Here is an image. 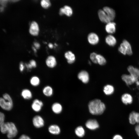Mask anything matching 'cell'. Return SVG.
<instances>
[{"mask_svg": "<svg viewBox=\"0 0 139 139\" xmlns=\"http://www.w3.org/2000/svg\"><path fill=\"white\" fill-rule=\"evenodd\" d=\"M29 63L32 68H36L37 66L36 62L34 60H30Z\"/></svg>", "mask_w": 139, "mask_h": 139, "instance_id": "33", "label": "cell"}, {"mask_svg": "<svg viewBox=\"0 0 139 139\" xmlns=\"http://www.w3.org/2000/svg\"><path fill=\"white\" fill-rule=\"evenodd\" d=\"M43 106L42 101L36 99L34 100L31 105V108L32 110L36 112H39Z\"/></svg>", "mask_w": 139, "mask_h": 139, "instance_id": "7", "label": "cell"}, {"mask_svg": "<svg viewBox=\"0 0 139 139\" xmlns=\"http://www.w3.org/2000/svg\"><path fill=\"white\" fill-rule=\"evenodd\" d=\"M103 91L106 94L108 95H110L114 93V88L112 85H107L104 86Z\"/></svg>", "mask_w": 139, "mask_h": 139, "instance_id": "25", "label": "cell"}, {"mask_svg": "<svg viewBox=\"0 0 139 139\" xmlns=\"http://www.w3.org/2000/svg\"><path fill=\"white\" fill-rule=\"evenodd\" d=\"M105 40L106 43L110 46H115L117 42V40L115 37L111 34L108 35L106 37Z\"/></svg>", "mask_w": 139, "mask_h": 139, "instance_id": "21", "label": "cell"}, {"mask_svg": "<svg viewBox=\"0 0 139 139\" xmlns=\"http://www.w3.org/2000/svg\"><path fill=\"white\" fill-rule=\"evenodd\" d=\"M34 45L35 47L37 49L39 48L40 47V45L37 42H35L34 43Z\"/></svg>", "mask_w": 139, "mask_h": 139, "instance_id": "39", "label": "cell"}, {"mask_svg": "<svg viewBox=\"0 0 139 139\" xmlns=\"http://www.w3.org/2000/svg\"><path fill=\"white\" fill-rule=\"evenodd\" d=\"M13 102L10 96L7 93L3 95V98H0V106L3 109L9 111L13 108Z\"/></svg>", "mask_w": 139, "mask_h": 139, "instance_id": "2", "label": "cell"}, {"mask_svg": "<svg viewBox=\"0 0 139 139\" xmlns=\"http://www.w3.org/2000/svg\"><path fill=\"white\" fill-rule=\"evenodd\" d=\"M88 40L89 43L92 45H95L98 42L99 38L96 34L91 32L88 35Z\"/></svg>", "mask_w": 139, "mask_h": 139, "instance_id": "10", "label": "cell"}, {"mask_svg": "<svg viewBox=\"0 0 139 139\" xmlns=\"http://www.w3.org/2000/svg\"><path fill=\"white\" fill-rule=\"evenodd\" d=\"M40 82L39 78L36 76H34L31 77L30 80V84L33 86H38Z\"/></svg>", "mask_w": 139, "mask_h": 139, "instance_id": "27", "label": "cell"}, {"mask_svg": "<svg viewBox=\"0 0 139 139\" xmlns=\"http://www.w3.org/2000/svg\"><path fill=\"white\" fill-rule=\"evenodd\" d=\"M48 46L50 48H52L53 47V44L51 43H50L49 44Z\"/></svg>", "mask_w": 139, "mask_h": 139, "instance_id": "40", "label": "cell"}, {"mask_svg": "<svg viewBox=\"0 0 139 139\" xmlns=\"http://www.w3.org/2000/svg\"><path fill=\"white\" fill-rule=\"evenodd\" d=\"M25 68V66L23 63L21 62H20L19 64V70L20 72H22Z\"/></svg>", "mask_w": 139, "mask_h": 139, "instance_id": "35", "label": "cell"}, {"mask_svg": "<svg viewBox=\"0 0 139 139\" xmlns=\"http://www.w3.org/2000/svg\"><path fill=\"white\" fill-rule=\"evenodd\" d=\"M73 11L72 8L70 6H65L63 7L60 8L59 13L61 15L65 14L68 16H71L73 14Z\"/></svg>", "mask_w": 139, "mask_h": 139, "instance_id": "17", "label": "cell"}, {"mask_svg": "<svg viewBox=\"0 0 139 139\" xmlns=\"http://www.w3.org/2000/svg\"><path fill=\"white\" fill-rule=\"evenodd\" d=\"M112 139H123L122 136L120 135L117 134L114 136Z\"/></svg>", "mask_w": 139, "mask_h": 139, "instance_id": "38", "label": "cell"}, {"mask_svg": "<svg viewBox=\"0 0 139 139\" xmlns=\"http://www.w3.org/2000/svg\"><path fill=\"white\" fill-rule=\"evenodd\" d=\"M121 78L122 80L128 85H131L134 83L137 82L135 79L130 74H123L121 76Z\"/></svg>", "mask_w": 139, "mask_h": 139, "instance_id": "8", "label": "cell"}, {"mask_svg": "<svg viewBox=\"0 0 139 139\" xmlns=\"http://www.w3.org/2000/svg\"><path fill=\"white\" fill-rule=\"evenodd\" d=\"M21 95L24 99L26 100L30 99L32 97L31 92L27 89H24L22 91Z\"/></svg>", "mask_w": 139, "mask_h": 139, "instance_id": "23", "label": "cell"}, {"mask_svg": "<svg viewBox=\"0 0 139 139\" xmlns=\"http://www.w3.org/2000/svg\"><path fill=\"white\" fill-rule=\"evenodd\" d=\"M86 127L89 129L92 130H95L98 128L99 126L97 121L95 119H89L85 123Z\"/></svg>", "mask_w": 139, "mask_h": 139, "instance_id": "9", "label": "cell"}, {"mask_svg": "<svg viewBox=\"0 0 139 139\" xmlns=\"http://www.w3.org/2000/svg\"><path fill=\"white\" fill-rule=\"evenodd\" d=\"M89 64H91V63L90 62V61H89Z\"/></svg>", "mask_w": 139, "mask_h": 139, "instance_id": "41", "label": "cell"}, {"mask_svg": "<svg viewBox=\"0 0 139 139\" xmlns=\"http://www.w3.org/2000/svg\"><path fill=\"white\" fill-rule=\"evenodd\" d=\"M98 14L100 20L102 22L107 23L111 21L106 13L103 10H99L98 11Z\"/></svg>", "mask_w": 139, "mask_h": 139, "instance_id": "14", "label": "cell"}, {"mask_svg": "<svg viewBox=\"0 0 139 139\" xmlns=\"http://www.w3.org/2000/svg\"><path fill=\"white\" fill-rule=\"evenodd\" d=\"M7 128V137L12 139L17 135L18 131L15 125L13 123L8 122Z\"/></svg>", "mask_w": 139, "mask_h": 139, "instance_id": "4", "label": "cell"}, {"mask_svg": "<svg viewBox=\"0 0 139 139\" xmlns=\"http://www.w3.org/2000/svg\"><path fill=\"white\" fill-rule=\"evenodd\" d=\"M39 28L37 23L35 21L32 22L31 24L29 32L31 35L34 36H37L39 33Z\"/></svg>", "mask_w": 139, "mask_h": 139, "instance_id": "12", "label": "cell"}, {"mask_svg": "<svg viewBox=\"0 0 139 139\" xmlns=\"http://www.w3.org/2000/svg\"><path fill=\"white\" fill-rule=\"evenodd\" d=\"M34 49H35L34 48ZM35 50V51H36V50Z\"/></svg>", "mask_w": 139, "mask_h": 139, "instance_id": "42", "label": "cell"}, {"mask_svg": "<svg viewBox=\"0 0 139 139\" xmlns=\"http://www.w3.org/2000/svg\"><path fill=\"white\" fill-rule=\"evenodd\" d=\"M65 57L69 64L73 63L75 60V57L74 54L71 51H68L65 54Z\"/></svg>", "mask_w": 139, "mask_h": 139, "instance_id": "20", "label": "cell"}, {"mask_svg": "<svg viewBox=\"0 0 139 139\" xmlns=\"http://www.w3.org/2000/svg\"><path fill=\"white\" fill-rule=\"evenodd\" d=\"M42 92L46 96H51L53 93V90L52 88L49 86H46L42 90Z\"/></svg>", "mask_w": 139, "mask_h": 139, "instance_id": "24", "label": "cell"}, {"mask_svg": "<svg viewBox=\"0 0 139 139\" xmlns=\"http://www.w3.org/2000/svg\"><path fill=\"white\" fill-rule=\"evenodd\" d=\"M5 115L4 114L0 112V127L4 122Z\"/></svg>", "mask_w": 139, "mask_h": 139, "instance_id": "32", "label": "cell"}, {"mask_svg": "<svg viewBox=\"0 0 139 139\" xmlns=\"http://www.w3.org/2000/svg\"><path fill=\"white\" fill-rule=\"evenodd\" d=\"M135 112L132 111L130 113L129 116V121L130 123L132 125H134L136 123L135 118Z\"/></svg>", "mask_w": 139, "mask_h": 139, "instance_id": "29", "label": "cell"}, {"mask_svg": "<svg viewBox=\"0 0 139 139\" xmlns=\"http://www.w3.org/2000/svg\"><path fill=\"white\" fill-rule=\"evenodd\" d=\"M97 54L95 52L92 53L90 55V57L91 60L94 63H97V62L96 58Z\"/></svg>", "mask_w": 139, "mask_h": 139, "instance_id": "31", "label": "cell"}, {"mask_svg": "<svg viewBox=\"0 0 139 139\" xmlns=\"http://www.w3.org/2000/svg\"><path fill=\"white\" fill-rule=\"evenodd\" d=\"M116 23L114 22L110 21L107 23L105 27V29L107 33H113L116 31Z\"/></svg>", "mask_w": 139, "mask_h": 139, "instance_id": "18", "label": "cell"}, {"mask_svg": "<svg viewBox=\"0 0 139 139\" xmlns=\"http://www.w3.org/2000/svg\"><path fill=\"white\" fill-rule=\"evenodd\" d=\"M46 65L48 67L53 68L56 66L57 62L55 57L52 56H50L48 57L46 61Z\"/></svg>", "mask_w": 139, "mask_h": 139, "instance_id": "15", "label": "cell"}, {"mask_svg": "<svg viewBox=\"0 0 139 139\" xmlns=\"http://www.w3.org/2000/svg\"><path fill=\"white\" fill-rule=\"evenodd\" d=\"M75 133L77 136L79 137H83L85 134V131L84 128L81 126H79L75 129Z\"/></svg>", "mask_w": 139, "mask_h": 139, "instance_id": "26", "label": "cell"}, {"mask_svg": "<svg viewBox=\"0 0 139 139\" xmlns=\"http://www.w3.org/2000/svg\"><path fill=\"white\" fill-rule=\"evenodd\" d=\"M119 51L123 54L131 55L133 53L130 43L127 40H124L118 48Z\"/></svg>", "mask_w": 139, "mask_h": 139, "instance_id": "3", "label": "cell"}, {"mask_svg": "<svg viewBox=\"0 0 139 139\" xmlns=\"http://www.w3.org/2000/svg\"><path fill=\"white\" fill-rule=\"evenodd\" d=\"M42 6L45 8H47L50 5V3L48 0H42L41 1Z\"/></svg>", "mask_w": 139, "mask_h": 139, "instance_id": "30", "label": "cell"}, {"mask_svg": "<svg viewBox=\"0 0 139 139\" xmlns=\"http://www.w3.org/2000/svg\"><path fill=\"white\" fill-rule=\"evenodd\" d=\"M127 70L129 74L137 82L139 79V70L132 65H129L128 67Z\"/></svg>", "mask_w": 139, "mask_h": 139, "instance_id": "6", "label": "cell"}, {"mask_svg": "<svg viewBox=\"0 0 139 139\" xmlns=\"http://www.w3.org/2000/svg\"><path fill=\"white\" fill-rule=\"evenodd\" d=\"M48 130L51 134L54 135L59 134L60 132V129L58 125L53 124L50 125L48 127Z\"/></svg>", "mask_w": 139, "mask_h": 139, "instance_id": "19", "label": "cell"}, {"mask_svg": "<svg viewBox=\"0 0 139 139\" xmlns=\"http://www.w3.org/2000/svg\"><path fill=\"white\" fill-rule=\"evenodd\" d=\"M62 105L58 102L54 103L51 106L52 111L54 113L56 114L60 113L62 111Z\"/></svg>", "mask_w": 139, "mask_h": 139, "instance_id": "22", "label": "cell"}, {"mask_svg": "<svg viewBox=\"0 0 139 139\" xmlns=\"http://www.w3.org/2000/svg\"><path fill=\"white\" fill-rule=\"evenodd\" d=\"M121 100L122 102L125 105L131 104L133 101V98L130 94L126 93L123 94L121 96Z\"/></svg>", "mask_w": 139, "mask_h": 139, "instance_id": "16", "label": "cell"}, {"mask_svg": "<svg viewBox=\"0 0 139 139\" xmlns=\"http://www.w3.org/2000/svg\"><path fill=\"white\" fill-rule=\"evenodd\" d=\"M32 122L33 126L37 128L42 127L44 125L45 122L44 119L39 115H36L33 117Z\"/></svg>", "mask_w": 139, "mask_h": 139, "instance_id": "5", "label": "cell"}, {"mask_svg": "<svg viewBox=\"0 0 139 139\" xmlns=\"http://www.w3.org/2000/svg\"><path fill=\"white\" fill-rule=\"evenodd\" d=\"M103 10L105 12L111 21L114 19L115 16V12L112 8L108 6H105L103 8Z\"/></svg>", "mask_w": 139, "mask_h": 139, "instance_id": "11", "label": "cell"}, {"mask_svg": "<svg viewBox=\"0 0 139 139\" xmlns=\"http://www.w3.org/2000/svg\"><path fill=\"white\" fill-rule=\"evenodd\" d=\"M135 118L136 123L139 124V113L135 112Z\"/></svg>", "mask_w": 139, "mask_h": 139, "instance_id": "34", "label": "cell"}, {"mask_svg": "<svg viewBox=\"0 0 139 139\" xmlns=\"http://www.w3.org/2000/svg\"><path fill=\"white\" fill-rule=\"evenodd\" d=\"M78 79L84 83H87L89 79L88 73L85 71H82L79 73L77 76Z\"/></svg>", "mask_w": 139, "mask_h": 139, "instance_id": "13", "label": "cell"}, {"mask_svg": "<svg viewBox=\"0 0 139 139\" xmlns=\"http://www.w3.org/2000/svg\"><path fill=\"white\" fill-rule=\"evenodd\" d=\"M135 130L136 134L139 137V124H137L135 126Z\"/></svg>", "mask_w": 139, "mask_h": 139, "instance_id": "37", "label": "cell"}, {"mask_svg": "<svg viewBox=\"0 0 139 139\" xmlns=\"http://www.w3.org/2000/svg\"><path fill=\"white\" fill-rule=\"evenodd\" d=\"M18 139H31V138L28 136L23 134L21 135Z\"/></svg>", "mask_w": 139, "mask_h": 139, "instance_id": "36", "label": "cell"}, {"mask_svg": "<svg viewBox=\"0 0 139 139\" xmlns=\"http://www.w3.org/2000/svg\"><path fill=\"white\" fill-rule=\"evenodd\" d=\"M88 106L90 113L94 115L102 114L106 109L104 103L99 99H95L90 101Z\"/></svg>", "mask_w": 139, "mask_h": 139, "instance_id": "1", "label": "cell"}, {"mask_svg": "<svg viewBox=\"0 0 139 139\" xmlns=\"http://www.w3.org/2000/svg\"><path fill=\"white\" fill-rule=\"evenodd\" d=\"M97 63L100 65L105 64L106 61L105 58L100 54H97L96 56Z\"/></svg>", "mask_w": 139, "mask_h": 139, "instance_id": "28", "label": "cell"}]
</instances>
